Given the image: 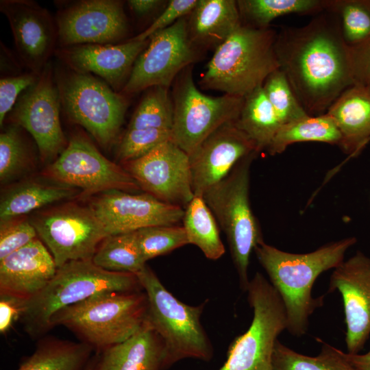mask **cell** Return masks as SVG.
I'll return each mask as SVG.
<instances>
[{"label": "cell", "instance_id": "4fadbf2b", "mask_svg": "<svg viewBox=\"0 0 370 370\" xmlns=\"http://www.w3.org/2000/svg\"><path fill=\"white\" fill-rule=\"evenodd\" d=\"M45 174L64 185L79 187L88 194L140 188L125 169L107 159L82 134L72 136Z\"/></svg>", "mask_w": 370, "mask_h": 370}, {"label": "cell", "instance_id": "ba28073f", "mask_svg": "<svg viewBox=\"0 0 370 370\" xmlns=\"http://www.w3.org/2000/svg\"><path fill=\"white\" fill-rule=\"evenodd\" d=\"M61 107L103 147L116 139L128 106L126 96L103 80L69 68L56 75Z\"/></svg>", "mask_w": 370, "mask_h": 370}, {"label": "cell", "instance_id": "9c48e42d", "mask_svg": "<svg viewBox=\"0 0 370 370\" xmlns=\"http://www.w3.org/2000/svg\"><path fill=\"white\" fill-rule=\"evenodd\" d=\"M247 300L251 323L231 343L225 363L218 370H273V355L279 335L287 328L286 310L277 291L256 272L249 281Z\"/></svg>", "mask_w": 370, "mask_h": 370}, {"label": "cell", "instance_id": "e0dca14e", "mask_svg": "<svg viewBox=\"0 0 370 370\" xmlns=\"http://www.w3.org/2000/svg\"><path fill=\"white\" fill-rule=\"evenodd\" d=\"M108 236L156 225H175L184 209L148 194L132 195L121 190L103 192L89 206Z\"/></svg>", "mask_w": 370, "mask_h": 370}, {"label": "cell", "instance_id": "6da1fadb", "mask_svg": "<svg viewBox=\"0 0 370 370\" xmlns=\"http://www.w3.org/2000/svg\"><path fill=\"white\" fill-rule=\"evenodd\" d=\"M275 50L280 69L309 116L325 114L354 85L350 49L337 16L330 10L302 27H283L277 33Z\"/></svg>", "mask_w": 370, "mask_h": 370}, {"label": "cell", "instance_id": "3957f363", "mask_svg": "<svg viewBox=\"0 0 370 370\" xmlns=\"http://www.w3.org/2000/svg\"><path fill=\"white\" fill-rule=\"evenodd\" d=\"M277 32L241 25L215 49L199 84L225 95L245 97L262 86L280 69L275 50Z\"/></svg>", "mask_w": 370, "mask_h": 370}, {"label": "cell", "instance_id": "cb8c5ba5", "mask_svg": "<svg viewBox=\"0 0 370 370\" xmlns=\"http://www.w3.org/2000/svg\"><path fill=\"white\" fill-rule=\"evenodd\" d=\"M341 135L340 147L350 157L357 156L370 139V92L353 85L343 92L328 108Z\"/></svg>", "mask_w": 370, "mask_h": 370}, {"label": "cell", "instance_id": "7c38bea8", "mask_svg": "<svg viewBox=\"0 0 370 370\" xmlns=\"http://www.w3.org/2000/svg\"><path fill=\"white\" fill-rule=\"evenodd\" d=\"M39 238L52 255L57 268L74 260H92L108 236L90 207L67 204L32 221Z\"/></svg>", "mask_w": 370, "mask_h": 370}, {"label": "cell", "instance_id": "d4e9b609", "mask_svg": "<svg viewBox=\"0 0 370 370\" xmlns=\"http://www.w3.org/2000/svg\"><path fill=\"white\" fill-rule=\"evenodd\" d=\"M236 1L198 0L188 20V36L200 48H217L241 25Z\"/></svg>", "mask_w": 370, "mask_h": 370}, {"label": "cell", "instance_id": "30bf717a", "mask_svg": "<svg viewBox=\"0 0 370 370\" xmlns=\"http://www.w3.org/2000/svg\"><path fill=\"white\" fill-rule=\"evenodd\" d=\"M244 97L224 94L211 97L195 86L192 65L175 79L172 141L190 156L214 131L238 119Z\"/></svg>", "mask_w": 370, "mask_h": 370}, {"label": "cell", "instance_id": "7bdbcfd3", "mask_svg": "<svg viewBox=\"0 0 370 370\" xmlns=\"http://www.w3.org/2000/svg\"><path fill=\"white\" fill-rule=\"evenodd\" d=\"M349 49L354 85L366 87L370 82V36Z\"/></svg>", "mask_w": 370, "mask_h": 370}, {"label": "cell", "instance_id": "8d00e7d4", "mask_svg": "<svg viewBox=\"0 0 370 370\" xmlns=\"http://www.w3.org/2000/svg\"><path fill=\"white\" fill-rule=\"evenodd\" d=\"M262 88L282 126L309 116L298 101L284 73L280 69L267 77Z\"/></svg>", "mask_w": 370, "mask_h": 370}, {"label": "cell", "instance_id": "ac0fdd59", "mask_svg": "<svg viewBox=\"0 0 370 370\" xmlns=\"http://www.w3.org/2000/svg\"><path fill=\"white\" fill-rule=\"evenodd\" d=\"M0 10L10 23L20 60L40 75L58 45L56 19L29 0H1Z\"/></svg>", "mask_w": 370, "mask_h": 370}, {"label": "cell", "instance_id": "1f68e13d", "mask_svg": "<svg viewBox=\"0 0 370 370\" xmlns=\"http://www.w3.org/2000/svg\"><path fill=\"white\" fill-rule=\"evenodd\" d=\"M317 341L321 345V351L311 356L297 352L278 340L273 355V370H358L346 358L344 352Z\"/></svg>", "mask_w": 370, "mask_h": 370}, {"label": "cell", "instance_id": "8992f818", "mask_svg": "<svg viewBox=\"0 0 370 370\" xmlns=\"http://www.w3.org/2000/svg\"><path fill=\"white\" fill-rule=\"evenodd\" d=\"M136 275L147 297V321L164 343L162 370L186 358L210 361L213 348L201 322L206 301L198 306L183 303L147 264Z\"/></svg>", "mask_w": 370, "mask_h": 370}, {"label": "cell", "instance_id": "4dcf8cb0", "mask_svg": "<svg viewBox=\"0 0 370 370\" xmlns=\"http://www.w3.org/2000/svg\"><path fill=\"white\" fill-rule=\"evenodd\" d=\"M243 25L268 28L278 17L291 14H319L325 10L327 0H239L236 1Z\"/></svg>", "mask_w": 370, "mask_h": 370}, {"label": "cell", "instance_id": "f546056e", "mask_svg": "<svg viewBox=\"0 0 370 370\" xmlns=\"http://www.w3.org/2000/svg\"><path fill=\"white\" fill-rule=\"evenodd\" d=\"M300 142H321L339 147L341 135L332 119L326 113L308 116L282 125L267 151L274 156L284 151L289 145Z\"/></svg>", "mask_w": 370, "mask_h": 370}, {"label": "cell", "instance_id": "b9f144b4", "mask_svg": "<svg viewBox=\"0 0 370 370\" xmlns=\"http://www.w3.org/2000/svg\"><path fill=\"white\" fill-rule=\"evenodd\" d=\"M198 0H171L162 12L143 32L131 38L135 40H145L155 33L166 29L179 19L190 14Z\"/></svg>", "mask_w": 370, "mask_h": 370}, {"label": "cell", "instance_id": "8fae6325", "mask_svg": "<svg viewBox=\"0 0 370 370\" xmlns=\"http://www.w3.org/2000/svg\"><path fill=\"white\" fill-rule=\"evenodd\" d=\"M199 53L190 40L188 19L183 17L149 37L120 93L127 97L153 86L169 88L184 69L199 58Z\"/></svg>", "mask_w": 370, "mask_h": 370}, {"label": "cell", "instance_id": "7402d4cb", "mask_svg": "<svg viewBox=\"0 0 370 370\" xmlns=\"http://www.w3.org/2000/svg\"><path fill=\"white\" fill-rule=\"evenodd\" d=\"M57 269L50 251L37 237L0 260V294L29 299L45 287Z\"/></svg>", "mask_w": 370, "mask_h": 370}, {"label": "cell", "instance_id": "4316f807", "mask_svg": "<svg viewBox=\"0 0 370 370\" xmlns=\"http://www.w3.org/2000/svg\"><path fill=\"white\" fill-rule=\"evenodd\" d=\"M238 127L255 143L260 153L267 149L282 127L271 104L260 86L244 97Z\"/></svg>", "mask_w": 370, "mask_h": 370}, {"label": "cell", "instance_id": "c3c4849f", "mask_svg": "<svg viewBox=\"0 0 370 370\" xmlns=\"http://www.w3.org/2000/svg\"><path fill=\"white\" fill-rule=\"evenodd\" d=\"M366 88H367V90L370 92V82L367 85Z\"/></svg>", "mask_w": 370, "mask_h": 370}, {"label": "cell", "instance_id": "7dc6e473", "mask_svg": "<svg viewBox=\"0 0 370 370\" xmlns=\"http://www.w3.org/2000/svg\"><path fill=\"white\" fill-rule=\"evenodd\" d=\"M90 369H91V360H90V363L88 364V365L87 368L86 369V370H90Z\"/></svg>", "mask_w": 370, "mask_h": 370}, {"label": "cell", "instance_id": "836d02e7", "mask_svg": "<svg viewBox=\"0 0 370 370\" xmlns=\"http://www.w3.org/2000/svg\"><path fill=\"white\" fill-rule=\"evenodd\" d=\"M132 116L127 130L161 129L171 130L173 105L169 88L153 86L146 90Z\"/></svg>", "mask_w": 370, "mask_h": 370}, {"label": "cell", "instance_id": "83f0119b", "mask_svg": "<svg viewBox=\"0 0 370 370\" xmlns=\"http://www.w3.org/2000/svg\"><path fill=\"white\" fill-rule=\"evenodd\" d=\"M71 186L26 182L14 187L2 196L1 221L16 219L34 210L74 195Z\"/></svg>", "mask_w": 370, "mask_h": 370}, {"label": "cell", "instance_id": "f1b7e54d", "mask_svg": "<svg viewBox=\"0 0 370 370\" xmlns=\"http://www.w3.org/2000/svg\"><path fill=\"white\" fill-rule=\"evenodd\" d=\"M182 221L189 244L197 246L210 260L223 256L225 249L217 220L202 197L195 196L184 208Z\"/></svg>", "mask_w": 370, "mask_h": 370}, {"label": "cell", "instance_id": "484cf974", "mask_svg": "<svg viewBox=\"0 0 370 370\" xmlns=\"http://www.w3.org/2000/svg\"><path fill=\"white\" fill-rule=\"evenodd\" d=\"M93 350L83 342L44 340L16 370H86Z\"/></svg>", "mask_w": 370, "mask_h": 370}, {"label": "cell", "instance_id": "60d3db41", "mask_svg": "<svg viewBox=\"0 0 370 370\" xmlns=\"http://www.w3.org/2000/svg\"><path fill=\"white\" fill-rule=\"evenodd\" d=\"M40 75L29 71L0 79V125L2 127L7 114L12 111L19 95L35 84Z\"/></svg>", "mask_w": 370, "mask_h": 370}, {"label": "cell", "instance_id": "d6986e66", "mask_svg": "<svg viewBox=\"0 0 370 370\" xmlns=\"http://www.w3.org/2000/svg\"><path fill=\"white\" fill-rule=\"evenodd\" d=\"M336 290L343 298L347 353L358 354L370 336V258L358 251L334 269L328 292Z\"/></svg>", "mask_w": 370, "mask_h": 370}, {"label": "cell", "instance_id": "d590c367", "mask_svg": "<svg viewBox=\"0 0 370 370\" xmlns=\"http://www.w3.org/2000/svg\"><path fill=\"white\" fill-rule=\"evenodd\" d=\"M135 233L140 254L145 262L189 244L183 226H150L139 229Z\"/></svg>", "mask_w": 370, "mask_h": 370}, {"label": "cell", "instance_id": "277c9868", "mask_svg": "<svg viewBox=\"0 0 370 370\" xmlns=\"http://www.w3.org/2000/svg\"><path fill=\"white\" fill-rule=\"evenodd\" d=\"M140 290L135 274L106 271L92 260L71 261L58 268L45 287L27 300L21 321L28 334L40 336L51 330L52 317L66 307L100 293Z\"/></svg>", "mask_w": 370, "mask_h": 370}, {"label": "cell", "instance_id": "ee69618b", "mask_svg": "<svg viewBox=\"0 0 370 370\" xmlns=\"http://www.w3.org/2000/svg\"><path fill=\"white\" fill-rule=\"evenodd\" d=\"M27 299L0 294V332L5 334L21 319Z\"/></svg>", "mask_w": 370, "mask_h": 370}, {"label": "cell", "instance_id": "603a6c76", "mask_svg": "<svg viewBox=\"0 0 370 370\" xmlns=\"http://www.w3.org/2000/svg\"><path fill=\"white\" fill-rule=\"evenodd\" d=\"M164 345L147 320L133 336L97 352L90 370H162Z\"/></svg>", "mask_w": 370, "mask_h": 370}, {"label": "cell", "instance_id": "44dd1931", "mask_svg": "<svg viewBox=\"0 0 370 370\" xmlns=\"http://www.w3.org/2000/svg\"><path fill=\"white\" fill-rule=\"evenodd\" d=\"M149 42V38H129L114 45H78L60 47L57 54L67 68L77 73L94 74L120 92Z\"/></svg>", "mask_w": 370, "mask_h": 370}, {"label": "cell", "instance_id": "52a82bcc", "mask_svg": "<svg viewBox=\"0 0 370 370\" xmlns=\"http://www.w3.org/2000/svg\"><path fill=\"white\" fill-rule=\"evenodd\" d=\"M257 155L253 153L241 160L223 180L202 196L226 236L240 286L245 291L250 281V256L264 241L249 197L250 166Z\"/></svg>", "mask_w": 370, "mask_h": 370}, {"label": "cell", "instance_id": "e575fe53", "mask_svg": "<svg viewBox=\"0 0 370 370\" xmlns=\"http://www.w3.org/2000/svg\"><path fill=\"white\" fill-rule=\"evenodd\" d=\"M338 17L345 42L352 47L370 36V0H327Z\"/></svg>", "mask_w": 370, "mask_h": 370}, {"label": "cell", "instance_id": "f6af8a7d", "mask_svg": "<svg viewBox=\"0 0 370 370\" xmlns=\"http://www.w3.org/2000/svg\"><path fill=\"white\" fill-rule=\"evenodd\" d=\"M127 5L131 11L139 17L145 16L164 4L160 0H130Z\"/></svg>", "mask_w": 370, "mask_h": 370}, {"label": "cell", "instance_id": "f35d334b", "mask_svg": "<svg viewBox=\"0 0 370 370\" xmlns=\"http://www.w3.org/2000/svg\"><path fill=\"white\" fill-rule=\"evenodd\" d=\"M27 149L16 126H10L0 134V180L10 181L25 166Z\"/></svg>", "mask_w": 370, "mask_h": 370}, {"label": "cell", "instance_id": "ab89813d", "mask_svg": "<svg viewBox=\"0 0 370 370\" xmlns=\"http://www.w3.org/2000/svg\"><path fill=\"white\" fill-rule=\"evenodd\" d=\"M16 219L1 221L0 260L37 238V232L32 223Z\"/></svg>", "mask_w": 370, "mask_h": 370}, {"label": "cell", "instance_id": "ffe728a7", "mask_svg": "<svg viewBox=\"0 0 370 370\" xmlns=\"http://www.w3.org/2000/svg\"><path fill=\"white\" fill-rule=\"evenodd\" d=\"M258 153L255 143L238 127L236 121L221 126L189 156L195 196L202 197L223 180L241 160Z\"/></svg>", "mask_w": 370, "mask_h": 370}, {"label": "cell", "instance_id": "5bb4252c", "mask_svg": "<svg viewBox=\"0 0 370 370\" xmlns=\"http://www.w3.org/2000/svg\"><path fill=\"white\" fill-rule=\"evenodd\" d=\"M59 90L47 64L37 82L18 99L12 110V119L34 138L43 161L56 159L68 143L60 117Z\"/></svg>", "mask_w": 370, "mask_h": 370}, {"label": "cell", "instance_id": "2e32d148", "mask_svg": "<svg viewBox=\"0 0 370 370\" xmlns=\"http://www.w3.org/2000/svg\"><path fill=\"white\" fill-rule=\"evenodd\" d=\"M147 193L186 207L195 197L189 156L172 140L164 142L124 168Z\"/></svg>", "mask_w": 370, "mask_h": 370}, {"label": "cell", "instance_id": "5b68a950", "mask_svg": "<svg viewBox=\"0 0 370 370\" xmlns=\"http://www.w3.org/2000/svg\"><path fill=\"white\" fill-rule=\"evenodd\" d=\"M148 300L144 290L106 292L56 312L50 328L62 325L97 352L127 340L147 320Z\"/></svg>", "mask_w": 370, "mask_h": 370}, {"label": "cell", "instance_id": "bcb514c9", "mask_svg": "<svg viewBox=\"0 0 370 370\" xmlns=\"http://www.w3.org/2000/svg\"><path fill=\"white\" fill-rule=\"evenodd\" d=\"M345 356L358 370H370V346L366 353L351 354L345 352Z\"/></svg>", "mask_w": 370, "mask_h": 370}, {"label": "cell", "instance_id": "d6a6232c", "mask_svg": "<svg viewBox=\"0 0 370 370\" xmlns=\"http://www.w3.org/2000/svg\"><path fill=\"white\" fill-rule=\"evenodd\" d=\"M92 260L106 271L135 275L146 266L135 231L106 236L97 247Z\"/></svg>", "mask_w": 370, "mask_h": 370}, {"label": "cell", "instance_id": "7a4b0ae2", "mask_svg": "<svg viewBox=\"0 0 370 370\" xmlns=\"http://www.w3.org/2000/svg\"><path fill=\"white\" fill-rule=\"evenodd\" d=\"M356 241V238L348 237L306 254L286 252L264 241L256 247V258L284 304L286 330L291 334L301 336L306 333L310 315L323 304V296L312 297L315 280L324 271L341 264Z\"/></svg>", "mask_w": 370, "mask_h": 370}, {"label": "cell", "instance_id": "681fc988", "mask_svg": "<svg viewBox=\"0 0 370 370\" xmlns=\"http://www.w3.org/2000/svg\"><path fill=\"white\" fill-rule=\"evenodd\" d=\"M369 142H370V139H369Z\"/></svg>", "mask_w": 370, "mask_h": 370}, {"label": "cell", "instance_id": "9a60e30c", "mask_svg": "<svg viewBox=\"0 0 370 370\" xmlns=\"http://www.w3.org/2000/svg\"><path fill=\"white\" fill-rule=\"evenodd\" d=\"M56 21L60 48L119 44L130 33L123 3L118 0L73 1L59 10Z\"/></svg>", "mask_w": 370, "mask_h": 370}, {"label": "cell", "instance_id": "74e56055", "mask_svg": "<svg viewBox=\"0 0 370 370\" xmlns=\"http://www.w3.org/2000/svg\"><path fill=\"white\" fill-rule=\"evenodd\" d=\"M168 140H172L170 130H127L119 145L118 158L124 163L138 159Z\"/></svg>", "mask_w": 370, "mask_h": 370}]
</instances>
